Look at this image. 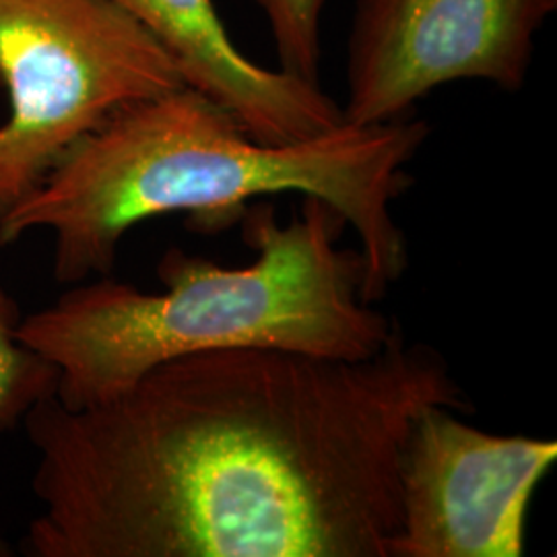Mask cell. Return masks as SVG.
Instances as JSON below:
<instances>
[{
  "instance_id": "277c9868",
  "label": "cell",
  "mask_w": 557,
  "mask_h": 557,
  "mask_svg": "<svg viewBox=\"0 0 557 557\" xmlns=\"http://www.w3.org/2000/svg\"><path fill=\"white\" fill-rule=\"evenodd\" d=\"M182 85L172 57L108 0H0V220L112 114Z\"/></svg>"
},
{
  "instance_id": "6da1fadb",
  "label": "cell",
  "mask_w": 557,
  "mask_h": 557,
  "mask_svg": "<svg viewBox=\"0 0 557 557\" xmlns=\"http://www.w3.org/2000/svg\"><path fill=\"white\" fill-rule=\"evenodd\" d=\"M469 409L446 359L397 326L379 356L218 349L100 405L23 421L32 557H393L405 440Z\"/></svg>"
},
{
  "instance_id": "9c48e42d",
  "label": "cell",
  "mask_w": 557,
  "mask_h": 557,
  "mask_svg": "<svg viewBox=\"0 0 557 557\" xmlns=\"http://www.w3.org/2000/svg\"><path fill=\"white\" fill-rule=\"evenodd\" d=\"M277 48L278 69L320 83L322 11L326 0H255Z\"/></svg>"
},
{
  "instance_id": "7a4b0ae2",
  "label": "cell",
  "mask_w": 557,
  "mask_h": 557,
  "mask_svg": "<svg viewBox=\"0 0 557 557\" xmlns=\"http://www.w3.org/2000/svg\"><path fill=\"white\" fill-rule=\"evenodd\" d=\"M430 135L423 120L337 128L269 145L225 108L182 85L119 110L81 139L38 190L0 220V244L54 234V278L106 277L120 242L143 221L186 213L200 234L242 220L255 200L298 193L337 209L366 262V298L379 304L407 269L393 213L413 184L407 165Z\"/></svg>"
},
{
  "instance_id": "8992f818",
  "label": "cell",
  "mask_w": 557,
  "mask_h": 557,
  "mask_svg": "<svg viewBox=\"0 0 557 557\" xmlns=\"http://www.w3.org/2000/svg\"><path fill=\"white\" fill-rule=\"evenodd\" d=\"M554 440L502 436L428 407L405 440L393 557H520Z\"/></svg>"
},
{
  "instance_id": "5b68a950",
  "label": "cell",
  "mask_w": 557,
  "mask_h": 557,
  "mask_svg": "<svg viewBox=\"0 0 557 557\" xmlns=\"http://www.w3.org/2000/svg\"><path fill=\"white\" fill-rule=\"evenodd\" d=\"M557 0H358L347 41L343 119H411L430 91L462 79L518 91Z\"/></svg>"
},
{
  "instance_id": "3957f363",
  "label": "cell",
  "mask_w": 557,
  "mask_h": 557,
  "mask_svg": "<svg viewBox=\"0 0 557 557\" xmlns=\"http://www.w3.org/2000/svg\"><path fill=\"white\" fill-rule=\"evenodd\" d=\"M257 259L223 267L170 248L163 292L101 277L71 285L23 317L20 337L57 368L54 397L83 409L116 397L163 361L218 349L264 347L331 359L379 356L397 331L366 298V262L341 238L347 221L317 197L281 225L267 200L242 218Z\"/></svg>"
},
{
  "instance_id": "52a82bcc",
  "label": "cell",
  "mask_w": 557,
  "mask_h": 557,
  "mask_svg": "<svg viewBox=\"0 0 557 557\" xmlns=\"http://www.w3.org/2000/svg\"><path fill=\"white\" fill-rule=\"evenodd\" d=\"M160 44L186 87L220 103L260 143L310 139L341 126L343 108L320 83L246 59L213 0H108Z\"/></svg>"
},
{
  "instance_id": "ba28073f",
  "label": "cell",
  "mask_w": 557,
  "mask_h": 557,
  "mask_svg": "<svg viewBox=\"0 0 557 557\" xmlns=\"http://www.w3.org/2000/svg\"><path fill=\"white\" fill-rule=\"evenodd\" d=\"M17 301L0 285V434L23 425L27 413L57 393V368L20 337ZM0 556L7 545L0 539Z\"/></svg>"
}]
</instances>
